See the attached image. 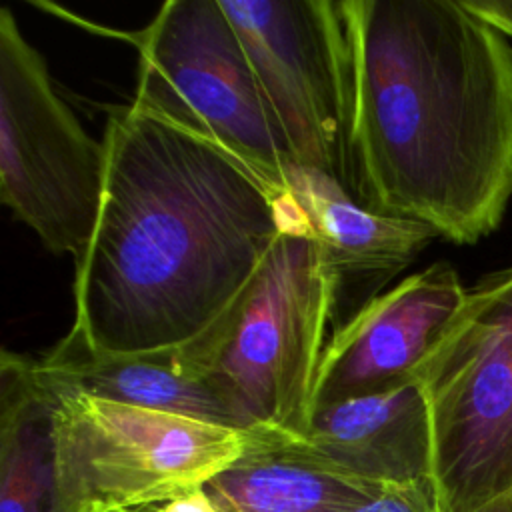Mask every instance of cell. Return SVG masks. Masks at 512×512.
<instances>
[{"label":"cell","mask_w":512,"mask_h":512,"mask_svg":"<svg viewBox=\"0 0 512 512\" xmlns=\"http://www.w3.org/2000/svg\"><path fill=\"white\" fill-rule=\"evenodd\" d=\"M432 426L442 512L512 488V264L480 276L414 370Z\"/></svg>","instance_id":"obj_4"},{"label":"cell","mask_w":512,"mask_h":512,"mask_svg":"<svg viewBox=\"0 0 512 512\" xmlns=\"http://www.w3.org/2000/svg\"><path fill=\"white\" fill-rule=\"evenodd\" d=\"M298 438L328 464L368 482L432 476L430 410L416 380L320 406Z\"/></svg>","instance_id":"obj_11"},{"label":"cell","mask_w":512,"mask_h":512,"mask_svg":"<svg viewBox=\"0 0 512 512\" xmlns=\"http://www.w3.org/2000/svg\"><path fill=\"white\" fill-rule=\"evenodd\" d=\"M38 368L58 392H82L110 402L250 430L236 406L194 372L184 344L142 354H108L94 350L80 332L70 328L54 348L38 358Z\"/></svg>","instance_id":"obj_10"},{"label":"cell","mask_w":512,"mask_h":512,"mask_svg":"<svg viewBox=\"0 0 512 512\" xmlns=\"http://www.w3.org/2000/svg\"><path fill=\"white\" fill-rule=\"evenodd\" d=\"M364 206L476 244L512 200V46L462 0H342Z\"/></svg>","instance_id":"obj_2"},{"label":"cell","mask_w":512,"mask_h":512,"mask_svg":"<svg viewBox=\"0 0 512 512\" xmlns=\"http://www.w3.org/2000/svg\"><path fill=\"white\" fill-rule=\"evenodd\" d=\"M106 182V148L56 92L48 64L0 10V200L56 254L82 256Z\"/></svg>","instance_id":"obj_7"},{"label":"cell","mask_w":512,"mask_h":512,"mask_svg":"<svg viewBox=\"0 0 512 512\" xmlns=\"http://www.w3.org/2000/svg\"><path fill=\"white\" fill-rule=\"evenodd\" d=\"M282 126L294 164L362 200L354 62L342 0H220Z\"/></svg>","instance_id":"obj_8"},{"label":"cell","mask_w":512,"mask_h":512,"mask_svg":"<svg viewBox=\"0 0 512 512\" xmlns=\"http://www.w3.org/2000/svg\"><path fill=\"white\" fill-rule=\"evenodd\" d=\"M102 142L104 196L76 258L72 330L108 354L186 344L232 306L300 210L230 152L134 104L110 108Z\"/></svg>","instance_id":"obj_1"},{"label":"cell","mask_w":512,"mask_h":512,"mask_svg":"<svg viewBox=\"0 0 512 512\" xmlns=\"http://www.w3.org/2000/svg\"><path fill=\"white\" fill-rule=\"evenodd\" d=\"M350 512H442L432 476L408 482H384Z\"/></svg>","instance_id":"obj_15"},{"label":"cell","mask_w":512,"mask_h":512,"mask_svg":"<svg viewBox=\"0 0 512 512\" xmlns=\"http://www.w3.org/2000/svg\"><path fill=\"white\" fill-rule=\"evenodd\" d=\"M378 488L276 428L250 430L242 456L204 484L220 512H350Z\"/></svg>","instance_id":"obj_12"},{"label":"cell","mask_w":512,"mask_h":512,"mask_svg":"<svg viewBox=\"0 0 512 512\" xmlns=\"http://www.w3.org/2000/svg\"><path fill=\"white\" fill-rule=\"evenodd\" d=\"M480 20L490 24L508 42H512V0H462ZM512 46V44H510Z\"/></svg>","instance_id":"obj_16"},{"label":"cell","mask_w":512,"mask_h":512,"mask_svg":"<svg viewBox=\"0 0 512 512\" xmlns=\"http://www.w3.org/2000/svg\"><path fill=\"white\" fill-rule=\"evenodd\" d=\"M338 288L300 212L232 306L184 344L198 376L236 406L250 430L302 436L308 428Z\"/></svg>","instance_id":"obj_3"},{"label":"cell","mask_w":512,"mask_h":512,"mask_svg":"<svg viewBox=\"0 0 512 512\" xmlns=\"http://www.w3.org/2000/svg\"><path fill=\"white\" fill-rule=\"evenodd\" d=\"M466 290L458 270L440 260L364 302L322 352L312 412L412 382Z\"/></svg>","instance_id":"obj_9"},{"label":"cell","mask_w":512,"mask_h":512,"mask_svg":"<svg viewBox=\"0 0 512 512\" xmlns=\"http://www.w3.org/2000/svg\"><path fill=\"white\" fill-rule=\"evenodd\" d=\"M56 512H136L202 488L246 450L250 430L58 392Z\"/></svg>","instance_id":"obj_6"},{"label":"cell","mask_w":512,"mask_h":512,"mask_svg":"<svg viewBox=\"0 0 512 512\" xmlns=\"http://www.w3.org/2000/svg\"><path fill=\"white\" fill-rule=\"evenodd\" d=\"M58 390L38 358L0 354V512H56Z\"/></svg>","instance_id":"obj_14"},{"label":"cell","mask_w":512,"mask_h":512,"mask_svg":"<svg viewBox=\"0 0 512 512\" xmlns=\"http://www.w3.org/2000/svg\"><path fill=\"white\" fill-rule=\"evenodd\" d=\"M478 512H512V488L508 492L500 494L498 498H494L492 502H488Z\"/></svg>","instance_id":"obj_18"},{"label":"cell","mask_w":512,"mask_h":512,"mask_svg":"<svg viewBox=\"0 0 512 512\" xmlns=\"http://www.w3.org/2000/svg\"><path fill=\"white\" fill-rule=\"evenodd\" d=\"M286 184L340 288L346 280L386 282L440 238L420 220L360 204L318 170L292 164Z\"/></svg>","instance_id":"obj_13"},{"label":"cell","mask_w":512,"mask_h":512,"mask_svg":"<svg viewBox=\"0 0 512 512\" xmlns=\"http://www.w3.org/2000/svg\"><path fill=\"white\" fill-rule=\"evenodd\" d=\"M126 38L138 48L134 106L220 146L288 194L292 150L220 0H168Z\"/></svg>","instance_id":"obj_5"},{"label":"cell","mask_w":512,"mask_h":512,"mask_svg":"<svg viewBox=\"0 0 512 512\" xmlns=\"http://www.w3.org/2000/svg\"><path fill=\"white\" fill-rule=\"evenodd\" d=\"M152 512H220V510L212 504L210 496L206 494V490L202 486V488H196L188 494H182V496L158 506Z\"/></svg>","instance_id":"obj_17"}]
</instances>
